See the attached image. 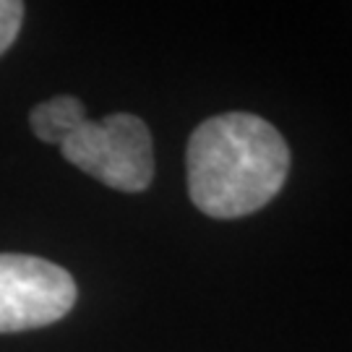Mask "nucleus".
<instances>
[{"instance_id":"1","label":"nucleus","mask_w":352,"mask_h":352,"mask_svg":"<svg viewBox=\"0 0 352 352\" xmlns=\"http://www.w3.org/2000/svg\"><path fill=\"white\" fill-rule=\"evenodd\" d=\"M186 167L193 204L214 219H238L258 212L282 190L289 146L264 118L222 113L193 131Z\"/></svg>"},{"instance_id":"2","label":"nucleus","mask_w":352,"mask_h":352,"mask_svg":"<svg viewBox=\"0 0 352 352\" xmlns=\"http://www.w3.org/2000/svg\"><path fill=\"white\" fill-rule=\"evenodd\" d=\"M63 157L87 175L126 193H141L154 177V144L146 123L128 113L84 120L60 144Z\"/></svg>"},{"instance_id":"3","label":"nucleus","mask_w":352,"mask_h":352,"mask_svg":"<svg viewBox=\"0 0 352 352\" xmlns=\"http://www.w3.org/2000/svg\"><path fill=\"white\" fill-rule=\"evenodd\" d=\"M76 302L63 266L21 253H0V334L50 327Z\"/></svg>"},{"instance_id":"4","label":"nucleus","mask_w":352,"mask_h":352,"mask_svg":"<svg viewBox=\"0 0 352 352\" xmlns=\"http://www.w3.org/2000/svg\"><path fill=\"white\" fill-rule=\"evenodd\" d=\"M87 120L84 104L71 94H58L47 102H39L29 115L32 131L45 144H63L76 128Z\"/></svg>"},{"instance_id":"5","label":"nucleus","mask_w":352,"mask_h":352,"mask_svg":"<svg viewBox=\"0 0 352 352\" xmlns=\"http://www.w3.org/2000/svg\"><path fill=\"white\" fill-rule=\"evenodd\" d=\"M24 21V3L19 0H0V55L19 37V29Z\"/></svg>"}]
</instances>
